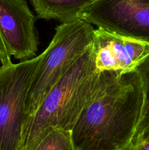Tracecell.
Instances as JSON below:
<instances>
[{
	"instance_id": "cell-1",
	"label": "cell",
	"mask_w": 149,
	"mask_h": 150,
	"mask_svg": "<svg viewBox=\"0 0 149 150\" xmlns=\"http://www.w3.org/2000/svg\"><path fill=\"white\" fill-rule=\"evenodd\" d=\"M143 102L137 71L118 73L79 116L71 130L74 150H129Z\"/></svg>"
},
{
	"instance_id": "cell-2",
	"label": "cell",
	"mask_w": 149,
	"mask_h": 150,
	"mask_svg": "<svg viewBox=\"0 0 149 150\" xmlns=\"http://www.w3.org/2000/svg\"><path fill=\"white\" fill-rule=\"evenodd\" d=\"M120 73H96L92 45L77 59L41 103L20 150H34L54 129L71 131L84 108Z\"/></svg>"
},
{
	"instance_id": "cell-3",
	"label": "cell",
	"mask_w": 149,
	"mask_h": 150,
	"mask_svg": "<svg viewBox=\"0 0 149 150\" xmlns=\"http://www.w3.org/2000/svg\"><path fill=\"white\" fill-rule=\"evenodd\" d=\"M93 34L92 24L80 18L57 26L52 41L42 53L28 91L24 134L45 97L92 45Z\"/></svg>"
},
{
	"instance_id": "cell-4",
	"label": "cell",
	"mask_w": 149,
	"mask_h": 150,
	"mask_svg": "<svg viewBox=\"0 0 149 150\" xmlns=\"http://www.w3.org/2000/svg\"><path fill=\"white\" fill-rule=\"evenodd\" d=\"M42 54L0 67V150H20L25 130V105Z\"/></svg>"
},
{
	"instance_id": "cell-5",
	"label": "cell",
	"mask_w": 149,
	"mask_h": 150,
	"mask_svg": "<svg viewBox=\"0 0 149 150\" xmlns=\"http://www.w3.org/2000/svg\"><path fill=\"white\" fill-rule=\"evenodd\" d=\"M79 18L112 33L149 42V0H93Z\"/></svg>"
},
{
	"instance_id": "cell-6",
	"label": "cell",
	"mask_w": 149,
	"mask_h": 150,
	"mask_svg": "<svg viewBox=\"0 0 149 150\" xmlns=\"http://www.w3.org/2000/svg\"><path fill=\"white\" fill-rule=\"evenodd\" d=\"M35 22L26 0H0V34L11 57L21 61L36 57Z\"/></svg>"
},
{
	"instance_id": "cell-7",
	"label": "cell",
	"mask_w": 149,
	"mask_h": 150,
	"mask_svg": "<svg viewBox=\"0 0 149 150\" xmlns=\"http://www.w3.org/2000/svg\"><path fill=\"white\" fill-rule=\"evenodd\" d=\"M96 73L130 70L149 54V42L94 29L92 43Z\"/></svg>"
},
{
	"instance_id": "cell-8",
	"label": "cell",
	"mask_w": 149,
	"mask_h": 150,
	"mask_svg": "<svg viewBox=\"0 0 149 150\" xmlns=\"http://www.w3.org/2000/svg\"><path fill=\"white\" fill-rule=\"evenodd\" d=\"M37 17L67 23L79 18L82 10L93 0H30Z\"/></svg>"
},
{
	"instance_id": "cell-9",
	"label": "cell",
	"mask_w": 149,
	"mask_h": 150,
	"mask_svg": "<svg viewBox=\"0 0 149 150\" xmlns=\"http://www.w3.org/2000/svg\"><path fill=\"white\" fill-rule=\"evenodd\" d=\"M133 69L137 71L140 76L144 93L143 111L133 141L134 144L143 132L149 127V54L140 60Z\"/></svg>"
},
{
	"instance_id": "cell-10",
	"label": "cell",
	"mask_w": 149,
	"mask_h": 150,
	"mask_svg": "<svg viewBox=\"0 0 149 150\" xmlns=\"http://www.w3.org/2000/svg\"><path fill=\"white\" fill-rule=\"evenodd\" d=\"M34 150H74L71 131L54 129L41 140Z\"/></svg>"
},
{
	"instance_id": "cell-11",
	"label": "cell",
	"mask_w": 149,
	"mask_h": 150,
	"mask_svg": "<svg viewBox=\"0 0 149 150\" xmlns=\"http://www.w3.org/2000/svg\"><path fill=\"white\" fill-rule=\"evenodd\" d=\"M11 62V55L9 53L2 37L0 34V64H7Z\"/></svg>"
},
{
	"instance_id": "cell-12",
	"label": "cell",
	"mask_w": 149,
	"mask_h": 150,
	"mask_svg": "<svg viewBox=\"0 0 149 150\" xmlns=\"http://www.w3.org/2000/svg\"><path fill=\"white\" fill-rule=\"evenodd\" d=\"M129 150H149V141H138L131 146Z\"/></svg>"
},
{
	"instance_id": "cell-13",
	"label": "cell",
	"mask_w": 149,
	"mask_h": 150,
	"mask_svg": "<svg viewBox=\"0 0 149 150\" xmlns=\"http://www.w3.org/2000/svg\"><path fill=\"white\" fill-rule=\"evenodd\" d=\"M140 140H147V141H149V127H148L147 129H146L145 130L144 132H143V134L140 136V137L137 140V142H138V141ZM135 142V143H136ZM134 143V144H135Z\"/></svg>"
}]
</instances>
